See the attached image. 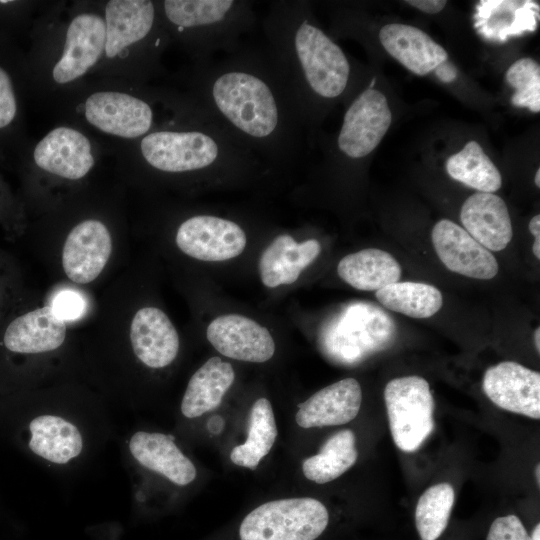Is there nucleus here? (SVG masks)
Returning a JSON list of instances; mask_svg holds the SVG:
<instances>
[{
	"label": "nucleus",
	"mask_w": 540,
	"mask_h": 540,
	"mask_svg": "<svg viewBox=\"0 0 540 540\" xmlns=\"http://www.w3.org/2000/svg\"><path fill=\"white\" fill-rule=\"evenodd\" d=\"M159 5L171 45L192 63L235 52L256 21L252 2L244 0H159Z\"/></svg>",
	"instance_id": "nucleus-7"
},
{
	"label": "nucleus",
	"mask_w": 540,
	"mask_h": 540,
	"mask_svg": "<svg viewBox=\"0 0 540 540\" xmlns=\"http://www.w3.org/2000/svg\"><path fill=\"white\" fill-rule=\"evenodd\" d=\"M534 343H535V347L538 351V353L540 352V328L537 327L535 332H534Z\"/></svg>",
	"instance_id": "nucleus-43"
},
{
	"label": "nucleus",
	"mask_w": 540,
	"mask_h": 540,
	"mask_svg": "<svg viewBox=\"0 0 540 540\" xmlns=\"http://www.w3.org/2000/svg\"><path fill=\"white\" fill-rule=\"evenodd\" d=\"M112 252V236L101 218L87 217L68 232L62 250L66 277L76 284H88L103 271Z\"/></svg>",
	"instance_id": "nucleus-14"
},
{
	"label": "nucleus",
	"mask_w": 540,
	"mask_h": 540,
	"mask_svg": "<svg viewBox=\"0 0 540 540\" xmlns=\"http://www.w3.org/2000/svg\"><path fill=\"white\" fill-rule=\"evenodd\" d=\"M12 206V204L9 203L8 196H6L4 188H2L0 183V209L7 210Z\"/></svg>",
	"instance_id": "nucleus-42"
},
{
	"label": "nucleus",
	"mask_w": 540,
	"mask_h": 540,
	"mask_svg": "<svg viewBox=\"0 0 540 540\" xmlns=\"http://www.w3.org/2000/svg\"><path fill=\"white\" fill-rule=\"evenodd\" d=\"M277 434L271 403L266 398H259L250 411L247 439L232 449L231 461L238 466L256 469L260 461L270 452Z\"/></svg>",
	"instance_id": "nucleus-30"
},
{
	"label": "nucleus",
	"mask_w": 540,
	"mask_h": 540,
	"mask_svg": "<svg viewBox=\"0 0 540 540\" xmlns=\"http://www.w3.org/2000/svg\"><path fill=\"white\" fill-rule=\"evenodd\" d=\"M320 251L321 245L316 239L297 243L288 234L277 236L263 251L259 260L262 283L269 288L294 283Z\"/></svg>",
	"instance_id": "nucleus-25"
},
{
	"label": "nucleus",
	"mask_w": 540,
	"mask_h": 540,
	"mask_svg": "<svg viewBox=\"0 0 540 540\" xmlns=\"http://www.w3.org/2000/svg\"><path fill=\"white\" fill-rule=\"evenodd\" d=\"M337 272L355 289L377 291L399 281L401 266L387 251L367 248L343 257L337 265Z\"/></svg>",
	"instance_id": "nucleus-28"
},
{
	"label": "nucleus",
	"mask_w": 540,
	"mask_h": 540,
	"mask_svg": "<svg viewBox=\"0 0 540 540\" xmlns=\"http://www.w3.org/2000/svg\"><path fill=\"white\" fill-rule=\"evenodd\" d=\"M111 147L82 128L58 121L41 138L27 143L19 158L29 184L47 187L84 182Z\"/></svg>",
	"instance_id": "nucleus-8"
},
{
	"label": "nucleus",
	"mask_w": 540,
	"mask_h": 540,
	"mask_svg": "<svg viewBox=\"0 0 540 540\" xmlns=\"http://www.w3.org/2000/svg\"><path fill=\"white\" fill-rule=\"evenodd\" d=\"M539 12V4L531 0H481L476 6L474 26L486 40L502 43L534 32Z\"/></svg>",
	"instance_id": "nucleus-21"
},
{
	"label": "nucleus",
	"mask_w": 540,
	"mask_h": 540,
	"mask_svg": "<svg viewBox=\"0 0 540 540\" xmlns=\"http://www.w3.org/2000/svg\"><path fill=\"white\" fill-rule=\"evenodd\" d=\"M235 372L220 357L208 359L190 378L181 401V412L187 418L200 417L215 409L232 386Z\"/></svg>",
	"instance_id": "nucleus-26"
},
{
	"label": "nucleus",
	"mask_w": 540,
	"mask_h": 540,
	"mask_svg": "<svg viewBox=\"0 0 540 540\" xmlns=\"http://www.w3.org/2000/svg\"><path fill=\"white\" fill-rule=\"evenodd\" d=\"M433 71L437 78L444 83H451L457 77L456 67L448 60L438 65Z\"/></svg>",
	"instance_id": "nucleus-39"
},
{
	"label": "nucleus",
	"mask_w": 540,
	"mask_h": 540,
	"mask_svg": "<svg viewBox=\"0 0 540 540\" xmlns=\"http://www.w3.org/2000/svg\"><path fill=\"white\" fill-rule=\"evenodd\" d=\"M29 94L25 53L0 38V162L19 157L28 143L25 99Z\"/></svg>",
	"instance_id": "nucleus-11"
},
{
	"label": "nucleus",
	"mask_w": 540,
	"mask_h": 540,
	"mask_svg": "<svg viewBox=\"0 0 540 540\" xmlns=\"http://www.w3.org/2000/svg\"><path fill=\"white\" fill-rule=\"evenodd\" d=\"M389 427L395 445L417 450L434 428V400L429 383L417 375L390 380L384 389Z\"/></svg>",
	"instance_id": "nucleus-10"
},
{
	"label": "nucleus",
	"mask_w": 540,
	"mask_h": 540,
	"mask_svg": "<svg viewBox=\"0 0 540 540\" xmlns=\"http://www.w3.org/2000/svg\"><path fill=\"white\" fill-rule=\"evenodd\" d=\"M455 501V491L449 483L429 487L415 508V525L421 540H437L446 529Z\"/></svg>",
	"instance_id": "nucleus-33"
},
{
	"label": "nucleus",
	"mask_w": 540,
	"mask_h": 540,
	"mask_svg": "<svg viewBox=\"0 0 540 540\" xmlns=\"http://www.w3.org/2000/svg\"><path fill=\"white\" fill-rule=\"evenodd\" d=\"M486 540H532L516 515L497 517L491 524Z\"/></svg>",
	"instance_id": "nucleus-37"
},
{
	"label": "nucleus",
	"mask_w": 540,
	"mask_h": 540,
	"mask_svg": "<svg viewBox=\"0 0 540 540\" xmlns=\"http://www.w3.org/2000/svg\"><path fill=\"white\" fill-rule=\"evenodd\" d=\"M206 336L211 345L231 359L263 363L275 352V342L267 328L239 315H222L210 322Z\"/></svg>",
	"instance_id": "nucleus-17"
},
{
	"label": "nucleus",
	"mask_w": 540,
	"mask_h": 540,
	"mask_svg": "<svg viewBox=\"0 0 540 540\" xmlns=\"http://www.w3.org/2000/svg\"><path fill=\"white\" fill-rule=\"evenodd\" d=\"M103 57L89 79L146 85L158 77L171 41L159 0H103Z\"/></svg>",
	"instance_id": "nucleus-6"
},
{
	"label": "nucleus",
	"mask_w": 540,
	"mask_h": 540,
	"mask_svg": "<svg viewBox=\"0 0 540 540\" xmlns=\"http://www.w3.org/2000/svg\"><path fill=\"white\" fill-rule=\"evenodd\" d=\"M431 239L438 258L448 270L479 280H489L497 275L499 266L491 251L453 221H438L432 229Z\"/></svg>",
	"instance_id": "nucleus-15"
},
{
	"label": "nucleus",
	"mask_w": 540,
	"mask_h": 540,
	"mask_svg": "<svg viewBox=\"0 0 540 540\" xmlns=\"http://www.w3.org/2000/svg\"><path fill=\"white\" fill-rule=\"evenodd\" d=\"M103 0L45 1L25 53L29 94L52 107L87 81L104 52Z\"/></svg>",
	"instance_id": "nucleus-2"
},
{
	"label": "nucleus",
	"mask_w": 540,
	"mask_h": 540,
	"mask_svg": "<svg viewBox=\"0 0 540 540\" xmlns=\"http://www.w3.org/2000/svg\"><path fill=\"white\" fill-rule=\"evenodd\" d=\"M134 354L147 367L160 369L170 365L179 351V335L169 317L159 308L139 309L130 325Z\"/></svg>",
	"instance_id": "nucleus-18"
},
{
	"label": "nucleus",
	"mask_w": 540,
	"mask_h": 540,
	"mask_svg": "<svg viewBox=\"0 0 540 540\" xmlns=\"http://www.w3.org/2000/svg\"><path fill=\"white\" fill-rule=\"evenodd\" d=\"M535 477H536L537 484H538V486H539V484H540V464H537V465H536V468H535Z\"/></svg>",
	"instance_id": "nucleus-45"
},
{
	"label": "nucleus",
	"mask_w": 540,
	"mask_h": 540,
	"mask_svg": "<svg viewBox=\"0 0 540 540\" xmlns=\"http://www.w3.org/2000/svg\"><path fill=\"white\" fill-rule=\"evenodd\" d=\"M460 219L464 229L489 251H501L513 236L504 200L494 193L476 192L463 203Z\"/></svg>",
	"instance_id": "nucleus-20"
},
{
	"label": "nucleus",
	"mask_w": 540,
	"mask_h": 540,
	"mask_svg": "<svg viewBox=\"0 0 540 540\" xmlns=\"http://www.w3.org/2000/svg\"><path fill=\"white\" fill-rule=\"evenodd\" d=\"M507 83L515 89L511 103L516 107L540 111V66L532 58L515 61L505 75Z\"/></svg>",
	"instance_id": "nucleus-34"
},
{
	"label": "nucleus",
	"mask_w": 540,
	"mask_h": 540,
	"mask_svg": "<svg viewBox=\"0 0 540 540\" xmlns=\"http://www.w3.org/2000/svg\"><path fill=\"white\" fill-rule=\"evenodd\" d=\"M529 231L534 236L533 254L539 260L540 259V215H535L529 222Z\"/></svg>",
	"instance_id": "nucleus-40"
},
{
	"label": "nucleus",
	"mask_w": 540,
	"mask_h": 540,
	"mask_svg": "<svg viewBox=\"0 0 540 540\" xmlns=\"http://www.w3.org/2000/svg\"><path fill=\"white\" fill-rule=\"evenodd\" d=\"M535 184L537 187H540V169H537L535 174Z\"/></svg>",
	"instance_id": "nucleus-46"
},
{
	"label": "nucleus",
	"mask_w": 540,
	"mask_h": 540,
	"mask_svg": "<svg viewBox=\"0 0 540 540\" xmlns=\"http://www.w3.org/2000/svg\"><path fill=\"white\" fill-rule=\"evenodd\" d=\"M451 178L483 193H494L501 188L502 176L476 141H469L461 151L446 161Z\"/></svg>",
	"instance_id": "nucleus-32"
},
{
	"label": "nucleus",
	"mask_w": 540,
	"mask_h": 540,
	"mask_svg": "<svg viewBox=\"0 0 540 540\" xmlns=\"http://www.w3.org/2000/svg\"><path fill=\"white\" fill-rule=\"evenodd\" d=\"M387 309L412 318H429L443 305L442 293L433 285L420 282H395L375 293Z\"/></svg>",
	"instance_id": "nucleus-31"
},
{
	"label": "nucleus",
	"mask_w": 540,
	"mask_h": 540,
	"mask_svg": "<svg viewBox=\"0 0 540 540\" xmlns=\"http://www.w3.org/2000/svg\"><path fill=\"white\" fill-rule=\"evenodd\" d=\"M379 40L385 50L411 72L423 76L448 60L446 50L419 28L399 23L383 26Z\"/></svg>",
	"instance_id": "nucleus-23"
},
{
	"label": "nucleus",
	"mask_w": 540,
	"mask_h": 540,
	"mask_svg": "<svg viewBox=\"0 0 540 540\" xmlns=\"http://www.w3.org/2000/svg\"><path fill=\"white\" fill-rule=\"evenodd\" d=\"M129 450L140 465L176 485H188L196 478L194 464L177 447L171 435L138 431L129 441Z\"/></svg>",
	"instance_id": "nucleus-24"
},
{
	"label": "nucleus",
	"mask_w": 540,
	"mask_h": 540,
	"mask_svg": "<svg viewBox=\"0 0 540 540\" xmlns=\"http://www.w3.org/2000/svg\"><path fill=\"white\" fill-rule=\"evenodd\" d=\"M327 507L311 497L268 501L248 512L236 540H318L328 529Z\"/></svg>",
	"instance_id": "nucleus-9"
},
{
	"label": "nucleus",
	"mask_w": 540,
	"mask_h": 540,
	"mask_svg": "<svg viewBox=\"0 0 540 540\" xmlns=\"http://www.w3.org/2000/svg\"><path fill=\"white\" fill-rule=\"evenodd\" d=\"M375 83H376V78L374 77V78L371 80L370 85L368 86V88H373L374 85H375Z\"/></svg>",
	"instance_id": "nucleus-47"
},
{
	"label": "nucleus",
	"mask_w": 540,
	"mask_h": 540,
	"mask_svg": "<svg viewBox=\"0 0 540 540\" xmlns=\"http://www.w3.org/2000/svg\"><path fill=\"white\" fill-rule=\"evenodd\" d=\"M405 2L425 13L430 14L440 12L447 4V1L445 0H407Z\"/></svg>",
	"instance_id": "nucleus-38"
},
{
	"label": "nucleus",
	"mask_w": 540,
	"mask_h": 540,
	"mask_svg": "<svg viewBox=\"0 0 540 540\" xmlns=\"http://www.w3.org/2000/svg\"><path fill=\"white\" fill-rule=\"evenodd\" d=\"M300 1L270 4L263 20L264 47L302 120L308 97L333 100L346 90L351 65L343 50L315 25Z\"/></svg>",
	"instance_id": "nucleus-3"
},
{
	"label": "nucleus",
	"mask_w": 540,
	"mask_h": 540,
	"mask_svg": "<svg viewBox=\"0 0 540 540\" xmlns=\"http://www.w3.org/2000/svg\"><path fill=\"white\" fill-rule=\"evenodd\" d=\"M29 430V448L49 462L66 464L82 452L83 438L79 429L61 416H37L29 423Z\"/></svg>",
	"instance_id": "nucleus-27"
},
{
	"label": "nucleus",
	"mask_w": 540,
	"mask_h": 540,
	"mask_svg": "<svg viewBox=\"0 0 540 540\" xmlns=\"http://www.w3.org/2000/svg\"><path fill=\"white\" fill-rule=\"evenodd\" d=\"M352 430H340L329 437L320 452L302 463L304 476L317 484L333 481L357 461L358 451Z\"/></svg>",
	"instance_id": "nucleus-29"
},
{
	"label": "nucleus",
	"mask_w": 540,
	"mask_h": 540,
	"mask_svg": "<svg viewBox=\"0 0 540 540\" xmlns=\"http://www.w3.org/2000/svg\"><path fill=\"white\" fill-rule=\"evenodd\" d=\"M482 387L499 408L539 420V372L517 362L503 361L485 371Z\"/></svg>",
	"instance_id": "nucleus-16"
},
{
	"label": "nucleus",
	"mask_w": 540,
	"mask_h": 540,
	"mask_svg": "<svg viewBox=\"0 0 540 540\" xmlns=\"http://www.w3.org/2000/svg\"><path fill=\"white\" fill-rule=\"evenodd\" d=\"M177 89L88 79L53 108L110 147L132 143L159 128L188 105Z\"/></svg>",
	"instance_id": "nucleus-5"
},
{
	"label": "nucleus",
	"mask_w": 540,
	"mask_h": 540,
	"mask_svg": "<svg viewBox=\"0 0 540 540\" xmlns=\"http://www.w3.org/2000/svg\"><path fill=\"white\" fill-rule=\"evenodd\" d=\"M111 149L123 168L166 177L246 167L260 160L191 100L159 128Z\"/></svg>",
	"instance_id": "nucleus-4"
},
{
	"label": "nucleus",
	"mask_w": 540,
	"mask_h": 540,
	"mask_svg": "<svg viewBox=\"0 0 540 540\" xmlns=\"http://www.w3.org/2000/svg\"><path fill=\"white\" fill-rule=\"evenodd\" d=\"M175 242L186 255L201 261H225L240 255L247 239L234 221L209 214L190 216L178 226Z\"/></svg>",
	"instance_id": "nucleus-13"
},
{
	"label": "nucleus",
	"mask_w": 540,
	"mask_h": 540,
	"mask_svg": "<svg viewBox=\"0 0 540 540\" xmlns=\"http://www.w3.org/2000/svg\"><path fill=\"white\" fill-rule=\"evenodd\" d=\"M391 122L386 97L374 88H367L347 109L336 146L343 157L364 158L379 145Z\"/></svg>",
	"instance_id": "nucleus-12"
},
{
	"label": "nucleus",
	"mask_w": 540,
	"mask_h": 540,
	"mask_svg": "<svg viewBox=\"0 0 540 540\" xmlns=\"http://www.w3.org/2000/svg\"><path fill=\"white\" fill-rule=\"evenodd\" d=\"M208 430L213 434H219L224 427V420L222 417L215 415L208 420Z\"/></svg>",
	"instance_id": "nucleus-41"
},
{
	"label": "nucleus",
	"mask_w": 540,
	"mask_h": 540,
	"mask_svg": "<svg viewBox=\"0 0 540 540\" xmlns=\"http://www.w3.org/2000/svg\"><path fill=\"white\" fill-rule=\"evenodd\" d=\"M66 331L65 321L47 305L13 319L4 332L3 343L14 353H45L56 350L64 343Z\"/></svg>",
	"instance_id": "nucleus-22"
},
{
	"label": "nucleus",
	"mask_w": 540,
	"mask_h": 540,
	"mask_svg": "<svg viewBox=\"0 0 540 540\" xmlns=\"http://www.w3.org/2000/svg\"><path fill=\"white\" fill-rule=\"evenodd\" d=\"M181 78L180 91L257 158L296 159L303 120L265 48L193 62Z\"/></svg>",
	"instance_id": "nucleus-1"
},
{
	"label": "nucleus",
	"mask_w": 540,
	"mask_h": 540,
	"mask_svg": "<svg viewBox=\"0 0 540 540\" xmlns=\"http://www.w3.org/2000/svg\"><path fill=\"white\" fill-rule=\"evenodd\" d=\"M45 1L0 0V38L12 40L27 35Z\"/></svg>",
	"instance_id": "nucleus-35"
},
{
	"label": "nucleus",
	"mask_w": 540,
	"mask_h": 540,
	"mask_svg": "<svg viewBox=\"0 0 540 540\" xmlns=\"http://www.w3.org/2000/svg\"><path fill=\"white\" fill-rule=\"evenodd\" d=\"M362 403V390L354 378L328 385L299 404L296 423L302 428L336 426L356 418Z\"/></svg>",
	"instance_id": "nucleus-19"
},
{
	"label": "nucleus",
	"mask_w": 540,
	"mask_h": 540,
	"mask_svg": "<svg viewBox=\"0 0 540 540\" xmlns=\"http://www.w3.org/2000/svg\"><path fill=\"white\" fill-rule=\"evenodd\" d=\"M531 539L540 540V524L539 523H537L536 526L534 527L532 535H531Z\"/></svg>",
	"instance_id": "nucleus-44"
},
{
	"label": "nucleus",
	"mask_w": 540,
	"mask_h": 540,
	"mask_svg": "<svg viewBox=\"0 0 540 540\" xmlns=\"http://www.w3.org/2000/svg\"><path fill=\"white\" fill-rule=\"evenodd\" d=\"M53 312L63 321H73L82 317L86 302L81 294L72 290L58 292L50 304Z\"/></svg>",
	"instance_id": "nucleus-36"
}]
</instances>
